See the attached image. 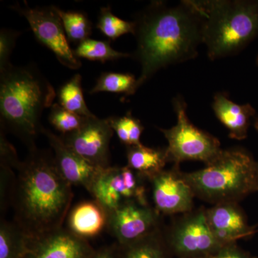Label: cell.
I'll return each mask as SVG.
<instances>
[{
	"label": "cell",
	"instance_id": "8fae6325",
	"mask_svg": "<svg viewBox=\"0 0 258 258\" xmlns=\"http://www.w3.org/2000/svg\"><path fill=\"white\" fill-rule=\"evenodd\" d=\"M157 212L136 202L123 204L108 212V225L120 247L155 233Z\"/></svg>",
	"mask_w": 258,
	"mask_h": 258
},
{
	"label": "cell",
	"instance_id": "9a60e30c",
	"mask_svg": "<svg viewBox=\"0 0 258 258\" xmlns=\"http://www.w3.org/2000/svg\"><path fill=\"white\" fill-rule=\"evenodd\" d=\"M205 213L212 233L222 246L254 233L236 203L217 204Z\"/></svg>",
	"mask_w": 258,
	"mask_h": 258
},
{
	"label": "cell",
	"instance_id": "6da1fadb",
	"mask_svg": "<svg viewBox=\"0 0 258 258\" xmlns=\"http://www.w3.org/2000/svg\"><path fill=\"white\" fill-rule=\"evenodd\" d=\"M133 22L137 41L133 55L141 66L138 88L159 70L198 56L203 43L202 20L189 0L172 7L152 2Z\"/></svg>",
	"mask_w": 258,
	"mask_h": 258
},
{
	"label": "cell",
	"instance_id": "44dd1931",
	"mask_svg": "<svg viewBox=\"0 0 258 258\" xmlns=\"http://www.w3.org/2000/svg\"><path fill=\"white\" fill-rule=\"evenodd\" d=\"M26 235L15 223L2 221L0 225V258H22Z\"/></svg>",
	"mask_w": 258,
	"mask_h": 258
},
{
	"label": "cell",
	"instance_id": "d4e9b609",
	"mask_svg": "<svg viewBox=\"0 0 258 258\" xmlns=\"http://www.w3.org/2000/svg\"><path fill=\"white\" fill-rule=\"evenodd\" d=\"M107 120L120 142L126 147L142 144L141 136L144 126L140 120L132 116L131 112H128L124 116H112Z\"/></svg>",
	"mask_w": 258,
	"mask_h": 258
},
{
	"label": "cell",
	"instance_id": "4dcf8cb0",
	"mask_svg": "<svg viewBox=\"0 0 258 258\" xmlns=\"http://www.w3.org/2000/svg\"><path fill=\"white\" fill-rule=\"evenodd\" d=\"M91 258H119V246L103 247L96 250Z\"/></svg>",
	"mask_w": 258,
	"mask_h": 258
},
{
	"label": "cell",
	"instance_id": "cb8c5ba5",
	"mask_svg": "<svg viewBox=\"0 0 258 258\" xmlns=\"http://www.w3.org/2000/svg\"><path fill=\"white\" fill-rule=\"evenodd\" d=\"M119 258H168V257L165 247L154 233L128 245L123 246V247L119 246Z\"/></svg>",
	"mask_w": 258,
	"mask_h": 258
},
{
	"label": "cell",
	"instance_id": "52a82bcc",
	"mask_svg": "<svg viewBox=\"0 0 258 258\" xmlns=\"http://www.w3.org/2000/svg\"><path fill=\"white\" fill-rule=\"evenodd\" d=\"M11 9L26 19L37 40L52 51L62 66L72 70L81 68V61L70 47L55 6L30 8L25 2L24 5H13Z\"/></svg>",
	"mask_w": 258,
	"mask_h": 258
},
{
	"label": "cell",
	"instance_id": "7c38bea8",
	"mask_svg": "<svg viewBox=\"0 0 258 258\" xmlns=\"http://www.w3.org/2000/svg\"><path fill=\"white\" fill-rule=\"evenodd\" d=\"M96 250L87 240L60 228L37 237H27L22 258H91Z\"/></svg>",
	"mask_w": 258,
	"mask_h": 258
},
{
	"label": "cell",
	"instance_id": "7402d4cb",
	"mask_svg": "<svg viewBox=\"0 0 258 258\" xmlns=\"http://www.w3.org/2000/svg\"><path fill=\"white\" fill-rule=\"evenodd\" d=\"M56 10L62 20L69 41L79 45L89 39L92 33V23L87 15L81 12L62 11L57 7Z\"/></svg>",
	"mask_w": 258,
	"mask_h": 258
},
{
	"label": "cell",
	"instance_id": "e0dca14e",
	"mask_svg": "<svg viewBox=\"0 0 258 258\" xmlns=\"http://www.w3.org/2000/svg\"><path fill=\"white\" fill-rule=\"evenodd\" d=\"M108 225V212L97 202H83L73 208L68 218V230L87 240L99 235Z\"/></svg>",
	"mask_w": 258,
	"mask_h": 258
},
{
	"label": "cell",
	"instance_id": "5bb4252c",
	"mask_svg": "<svg viewBox=\"0 0 258 258\" xmlns=\"http://www.w3.org/2000/svg\"><path fill=\"white\" fill-rule=\"evenodd\" d=\"M151 181L156 211L172 215L191 210L195 195L181 174L164 170Z\"/></svg>",
	"mask_w": 258,
	"mask_h": 258
},
{
	"label": "cell",
	"instance_id": "f546056e",
	"mask_svg": "<svg viewBox=\"0 0 258 258\" xmlns=\"http://www.w3.org/2000/svg\"><path fill=\"white\" fill-rule=\"evenodd\" d=\"M212 258H254L247 252H244L235 243L223 246Z\"/></svg>",
	"mask_w": 258,
	"mask_h": 258
},
{
	"label": "cell",
	"instance_id": "4316f807",
	"mask_svg": "<svg viewBox=\"0 0 258 258\" xmlns=\"http://www.w3.org/2000/svg\"><path fill=\"white\" fill-rule=\"evenodd\" d=\"M48 119L54 128L66 135L77 131L82 125L84 117L68 111L55 103L51 106Z\"/></svg>",
	"mask_w": 258,
	"mask_h": 258
},
{
	"label": "cell",
	"instance_id": "7a4b0ae2",
	"mask_svg": "<svg viewBox=\"0 0 258 258\" xmlns=\"http://www.w3.org/2000/svg\"><path fill=\"white\" fill-rule=\"evenodd\" d=\"M18 170L15 223L27 237L62 228L73 200L72 186L60 175L54 158L32 148Z\"/></svg>",
	"mask_w": 258,
	"mask_h": 258
},
{
	"label": "cell",
	"instance_id": "30bf717a",
	"mask_svg": "<svg viewBox=\"0 0 258 258\" xmlns=\"http://www.w3.org/2000/svg\"><path fill=\"white\" fill-rule=\"evenodd\" d=\"M113 130L108 120L84 117L77 131L62 137L64 143L93 165L109 167V145Z\"/></svg>",
	"mask_w": 258,
	"mask_h": 258
},
{
	"label": "cell",
	"instance_id": "603a6c76",
	"mask_svg": "<svg viewBox=\"0 0 258 258\" xmlns=\"http://www.w3.org/2000/svg\"><path fill=\"white\" fill-rule=\"evenodd\" d=\"M74 51L78 58H85L101 62L118 60L131 56L130 54L114 50L108 42L90 38L79 44Z\"/></svg>",
	"mask_w": 258,
	"mask_h": 258
},
{
	"label": "cell",
	"instance_id": "4fadbf2b",
	"mask_svg": "<svg viewBox=\"0 0 258 258\" xmlns=\"http://www.w3.org/2000/svg\"><path fill=\"white\" fill-rule=\"evenodd\" d=\"M42 133L46 136L55 152L56 167L62 177L71 186H83L90 192L103 168L93 165L83 159L50 131L43 128Z\"/></svg>",
	"mask_w": 258,
	"mask_h": 258
},
{
	"label": "cell",
	"instance_id": "ac0fdd59",
	"mask_svg": "<svg viewBox=\"0 0 258 258\" xmlns=\"http://www.w3.org/2000/svg\"><path fill=\"white\" fill-rule=\"evenodd\" d=\"M127 166L142 178L152 180L164 171L169 161L166 151L145 147L143 144L127 147Z\"/></svg>",
	"mask_w": 258,
	"mask_h": 258
},
{
	"label": "cell",
	"instance_id": "9c48e42d",
	"mask_svg": "<svg viewBox=\"0 0 258 258\" xmlns=\"http://www.w3.org/2000/svg\"><path fill=\"white\" fill-rule=\"evenodd\" d=\"M169 247L179 258H198L215 255L223 246L212 233L205 211H200L176 226Z\"/></svg>",
	"mask_w": 258,
	"mask_h": 258
},
{
	"label": "cell",
	"instance_id": "484cf974",
	"mask_svg": "<svg viewBox=\"0 0 258 258\" xmlns=\"http://www.w3.org/2000/svg\"><path fill=\"white\" fill-rule=\"evenodd\" d=\"M96 28L108 39L114 40L125 34H134V23L115 16L108 6L101 8Z\"/></svg>",
	"mask_w": 258,
	"mask_h": 258
},
{
	"label": "cell",
	"instance_id": "83f0119b",
	"mask_svg": "<svg viewBox=\"0 0 258 258\" xmlns=\"http://www.w3.org/2000/svg\"><path fill=\"white\" fill-rule=\"evenodd\" d=\"M20 35V32L11 29L3 28L0 31V71L12 64L10 56Z\"/></svg>",
	"mask_w": 258,
	"mask_h": 258
},
{
	"label": "cell",
	"instance_id": "ffe728a7",
	"mask_svg": "<svg viewBox=\"0 0 258 258\" xmlns=\"http://www.w3.org/2000/svg\"><path fill=\"white\" fill-rule=\"evenodd\" d=\"M138 79L130 74L120 73H103L97 80L96 85L90 91V94L101 92L122 93L131 96L139 89Z\"/></svg>",
	"mask_w": 258,
	"mask_h": 258
},
{
	"label": "cell",
	"instance_id": "5b68a950",
	"mask_svg": "<svg viewBox=\"0 0 258 258\" xmlns=\"http://www.w3.org/2000/svg\"><path fill=\"white\" fill-rule=\"evenodd\" d=\"M181 176L194 195L216 205L257 191V162L242 149L222 150L206 167Z\"/></svg>",
	"mask_w": 258,
	"mask_h": 258
},
{
	"label": "cell",
	"instance_id": "d6986e66",
	"mask_svg": "<svg viewBox=\"0 0 258 258\" xmlns=\"http://www.w3.org/2000/svg\"><path fill=\"white\" fill-rule=\"evenodd\" d=\"M81 81V75L76 74L62 85L57 92L58 103L68 111L81 116H92L94 114L90 111L85 101Z\"/></svg>",
	"mask_w": 258,
	"mask_h": 258
},
{
	"label": "cell",
	"instance_id": "e575fe53",
	"mask_svg": "<svg viewBox=\"0 0 258 258\" xmlns=\"http://www.w3.org/2000/svg\"><path fill=\"white\" fill-rule=\"evenodd\" d=\"M257 64H258V56H257Z\"/></svg>",
	"mask_w": 258,
	"mask_h": 258
},
{
	"label": "cell",
	"instance_id": "8992f818",
	"mask_svg": "<svg viewBox=\"0 0 258 258\" xmlns=\"http://www.w3.org/2000/svg\"><path fill=\"white\" fill-rule=\"evenodd\" d=\"M177 123L169 129L160 128L168 142L166 154L176 164L184 161H201L206 164L213 161L222 149L218 139L200 130L189 121L186 104L181 97L173 100Z\"/></svg>",
	"mask_w": 258,
	"mask_h": 258
},
{
	"label": "cell",
	"instance_id": "f1b7e54d",
	"mask_svg": "<svg viewBox=\"0 0 258 258\" xmlns=\"http://www.w3.org/2000/svg\"><path fill=\"white\" fill-rule=\"evenodd\" d=\"M0 155L1 165L18 169L21 164V161H19L14 147L8 142L3 130L1 131L0 136Z\"/></svg>",
	"mask_w": 258,
	"mask_h": 258
},
{
	"label": "cell",
	"instance_id": "277c9868",
	"mask_svg": "<svg viewBox=\"0 0 258 258\" xmlns=\"http://www.w3.org/2000/svg\"><path fill=\"white\" fill-rule=\"evenodd\" d=\"M202 20L203 43L212 60L238 53L258 35V1H190Z\"/></svg>",
	"mask_w": 258,
	"mask_h": 258
},
{
	"label": "cell",
	"instance_id": "3957f363",
	"mask_svg": "<svg viewBox=\"0 0 258 258\" xmlns=\"http://www.w3.org/2000/svg\"><path fill=\"white\" fill-rule=\"evenodd\" d=\"M52 85L33 64H13L0 71L1 129L13 132L35 147L34 138L43 127L40 119L45 109L54 104Z\"/></svg>",
	"mask_w": 258,
	"mask_h": 258
},
{
	"label": "cell",
	"instance_id": "d6a6232c",
	"mask_svg": "<svg viewBox=\"0 0 258 258\" xmlns=\"http://www.w3.org/2000/svg\"><path fill=\"white\" fill-rule=\"evenodd\" d=\"M257 190L258 191V162L257 163Z\"/></svg>",
	"mask_w": 258,
	"mask_h": 258
},
{
	"label": "cell",
	"instance_id": "836d02e7",
	"mask_svg": "<svg viewBox=\"0 0 258 258\" xmlns=\"http://www.w3.org/2000/svg\"><path fill=\"white\" fill-rule=\"evenodd\" d=\"M212 256L211 257H198V258H212Z\"/></svg>",
	"mask_w": 258,
	"mask_h": 258
},
{
	"label": "cell",
	"instance_id": "1f68e13d",
	"mask_svg": "<svg viewBox=\"0 0 258 258\" xmlns=\"http://www.w3.org/2000/svg\"><path fill=\"white\" fill-rule=\"evenodd\" d=\"M254 126L256 130L258 132V118H256L254 122Z\"/></svg>",
	"mask_w": 258,
	"mask_h": 258
},
{
	"label": "cell",
	"instance_id": "ba28073f",
	"mask_svg": "<svg viewBox=\"0 0 258 258\" xmlns=\"http://www.w3.org/2000/svg\"><path fill=\"white\" fill-rule=\"evenodd\" d=\"M142 178L128 166H109L100 173L90 193L107 212L129 202L149 205Z\"/></svg>",
	"mask_w": 258,
	"mask_h": 258
},
{
	"label": "cell",
	"instance_id": "2e32d148",
	"mask_svg": "<svg viewBox=\"0 0 258 258\" xmlns=\"http://www.w3.org/2000/svg\"><path fill=\"white\" fill-rule=\"evenodd\" d=\"M212 108L217 118L228 129L230 138L237 140L247 138L251 118L256 113L253 107L250 104H237L220 93L214 97Z\"/></svg>",
	"mask_w": 258,
	"mask_h": 258
}]
</instances>
